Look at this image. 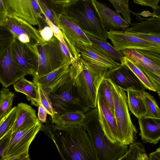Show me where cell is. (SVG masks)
Here are the masks:
<instances>
[{
  "label": "cell",
  "instance_id": "cell-1",
  "mask_svg": "<svg viewBox=\"0 0 160 160\" xmlns=\"http://www.w3.org/2000/svg\"><path fill=\"white\" fill-rule=\"evenodd\" d=\"M53 141L63 160H97L88 134L82 124L66 125L52 122L41 130Z\"/></svg>",
  "mask_w": 160,
  "mask_h": 160
},
{
  "label": "cell",
  "instance_id": "cell-2",
  "mask_svg": "<svg viewBox=\"0 0 160 160\" xmlns=\"http://www.w3.org/2000/svg\"><path fill=\"white\" fill-rule=\"evenodd\" d=\"M75 68L71 65L69 70L51 88L48 94L58 117L75 111L86 113L90 109L78 92L75 83Z\"/></svg>",
  "mask_w": 160,
  "mask_h": 160
},
{
  "label": "cell",
  "instance_id": "cell-3",
  "mask_svg": "<svg viewBox=\"0 0 160 160\" xmlns=\"http://www.w3.org/2000/svg\"><path fill=\"white\" fill-rule=\"evenodd\" d=\"M82 125L89 136L97 160H120L128 151V145L113 143L107 137L99 121L97 107L85 113Z\"/></svg>",
  "mask_w": 160,
  "mask_h": 160
},
{
  "label": "cell",
  "instance_id": "cell-4",
  "mask_svg": "<svg viewBox=\"0 0 160 160\" xmlns=\"http://www.w3.org/2000/svg\"><path fill=\"white\" fill-rule=\"evenodd\" d=\"M63 9L67 17L86 34L107 41L108 31L91 0H74Z\"/></svg>",
  "mask_w": 160,
  "mask_h": 160
},
{
  "label": "cell",
  "instance_id": "cell-5",
  "mask_svg": "<svg viewBox=\"0 0 160 160\" xmlns=\"http://www.w3.org/2000/svg\"><path fill=\"white\" fill-rule=\"evenodd\" d=\"M109 81L114 100V113L120 142L125 145L135 142L138 131L133 124L129 111L125 91L111 80Z\"/></svg>",
  "mask_w": 160,
  "mask_h": 160
},
{
  "label": "cell",
  "instance_id": "cell-6",
  "mask_svg": "<svg viewBox=\"0 0 160 160\" xmlns=\"http://www.w3.org/2000/svg\"><path fill=\"white\" fill-rule=\"evenodd\" d=\"M77 49L79 61L93 74L100 84L109 70L121 64L112 60L92 43L78 42Z\"/></svg>",
  "mask_w": 160,
  "mask_h": 160
},
{
  "label": "cell",
  "instance_id": "cell-7",
  "mask_svg": "<svg viewBox=\"0 0 160 160\" xmlns=\"http://www.w3.org/2000/svg\"><path fill=\"white\" fill-rule=\"evenodd\" d=\"M37 47L38 68L34 76L45 75L69 62L62 50L59 40L54 36L48 41L38 43Z\"/></svg>",
  "mask_w": 160,
  "mask_h": 160
},
{
  "label": "cell",
  "instance_id": "cell-8",
  "mask_svg": "<svg viewBox=\"0 0 160 160\" xmlns=\"http://www.w3.org/2000/svg\"><path fill=\"white\" fill-rule=\"evenodd\" d=\"M71 65L75 69V83L80 96L88 107L95 108L100 84L81 62L75 59Z\"/></svg>",
  "mask_w": 160,
  "mask_h": 160
},
{
  "label": "cell",
  "instance_id": "cell-9",
  "mask_svg": "<svg viewBox=\"0 0 160 160\" xmlns=\"http://www.w3.org/2000/svg\"><path fill=\"white\" fill-rule=\"evenodd\" d=\"M0 26L8 31L15 39L33 46L44 42L38 30L32 25L16 16H6L0 19Z\"/></svg>",
  "mask_w": 160,
  "mask_h": 160
},
{
  "label": "cell",
  "instance_id": "cell-10",
  "mask_svg": "<svg viewBox=\"0 0 160 160\" xmlns=\"http://www.w3.org/2000/svg\"><path fill=\"white\" fill-rule=\"evenodd\" d=\"M108 33V38L117 50L133 49L160 53V45L136 36L126 29L110 30Z\"/></svg>",
  "mask_w": 160,
  "mask_h": 160
},
{
  "label": "cell",
  "instance_id": "cell-11",
  "mask_svg": "<svg viewBox=\"0 0 160 160\" xmlns=\"http://www.w3.org/2000/svg\"><path fill=\"white\" fill-rule=\"evenodd\" d=\"M42 126L39 121L24 129L12 132L2 160H8L9 158L20 153L28 152L30 146L41 130Z\"/></svg>",
  "mask_w": 160,
  "mask_h": 160
},
{
  "label": "cell",
  "instance_id": "cell-12",
  "mask_svg": "<svg viewBox=\"0 0 160 160\" xmlns=\"http://www.w3.org/2000/svg\"><path fill=\"white\" fill-rule=\"evenodd\" d=\"M10 48L14 61L22 67L28 74L36 75L38 68V53L37 46L23 43L15 38Z\"/></svg>",
  "mask_w": 160,
  "mask_h": 160
},
{
  "label": "cell",
  "instance_id": "cell-13",
  "mask_svg": "<svg viewBox=\"0 0 160 160\" xmlns=\"http://www.w3.org/2000/svg\"><path fill=\"white\" fill-rule=\"evenodd\" d=\"M58 26L61 30L64 39L73 57L78 61V54L77 49V42L92 44L87 34L67 16L63 9L58 14Z\"/></svg>",
  "mask_w": 160,
  "mask_h": 160
},
{
  "label": "cell",
  "instance_id": "cell-14",
  "mask_svg": "<svg viewBox=\"0 0 160 160\" xmlns=\"http://www.w3.org/2000/svg\"><path fill=\"white\" fill-rule=\"evenodd\" d=\"M28 74L13 60L10 46L0 52V82L3 87L13 85Z\"/></svg>",
  "mask_w": 160,
  "mask_h": 160
},
{
  "label": "cell",
  "instance_id": "cell-15",
  "mask_svg": "<svg viewBox=\"0 0 160 160\" xmlns=\"http://www.w3.org/2000/svg\"><path fill=\"white\" fill-rule=\"evenodd\" d=\"M97 107L99 121L105 135L112 143L120 142L114 112L98 91Z\"/></svg>",
  "mask_w": 160,
  "mask_h": 160
},
{
  "label": "cell",
  "instance_id": "cell-16",
  "mask_svg": "<svg viewBox=\"0 0 160 160\" xmlns=\"http://www.w3.org/2000/svg\"><path fill=\"white\" fill-rule=\"evenodd\" d=\"M6 16H16L32 25L40 27L39 19L34 9L32 0H1Z\"/></svg>",
  "mask_w": 160,
  "mask_h": 160
},
{
  "label": "cell",
  "instance_id": "cell-17",
  "mask_svg": "<svg viewBox=\"0 0 160 160\" xmlns=\"http://www.w3.org/2000/svg\"><path fill=\"white\" fill-rule=\"evenodd\" d=\"M123 90L133 88L142 92L145 89L143 85L133 72L123 63L109 70L105 77Z\"/></svg>",
  "mask_w": 160,
  "mask_h": 160
},
{
  "label": "cell",
  "instance_id": "cell-18",
  "mask_svg": "<svg viewBox=\"0 0 160 160\" xmlns=\"http://www.w3.org/2000/svg\"><path fill=\"white\" fill-rule=\"evenodd\" d=\"M106 29L109 30H124L129 24L120 16L119 13L111 9L97 0H91Z\"/></svg>",
  "mask_w": 160,
  "mask_h": 160
},
{
  "label": "cell",
  "instance_id": "cell-19",
  "mask_svg": "<svg viewBox=\"0 0 160 160\" xmlns=\"http://www.w3.org/2000/svg\"><path fill=\"white\" fill-rule=\"evenodd\" d=\"M139 136L144 143L156 144L160 140V118L143 116L138 119Z\"/></svg>",
  "mask_w": 160,
  "mask_h": 160
},
{
  "label": "cell",
  "instance_id": "cell-20",
  "mask_svg": "<svg viewBox=\"0 0 160 160\" xmlns=\"http://www.w3.org/2000/svg\"><path fill=\"white\" fill-rule=\"evenodd\" d=\"M39 120L35 110L26 103L18 104L16 109V117L12 132L24 129L33 125Z\"/></svg>",
  "mask_w": 160,
  "mask_h": 160
},
{
  "label": "cell",
  "instance_id": "cell-21",
  "mask_svg": "<svg viewBox=\"0 0 160 160\" xmlns=\"http://www.w3.org/2000/svg\"><path fill=\"white\" fill-rule=\"evenodd\" d=\"M15 90L26 95L27 100L33 106L38 107L41 104L38 86L33 82L22 77L13 84Z\"/></svg>",
  "mask_w": 160,
  "mask_h": 160
},
{
  "label": "cell",
  "instance_id": "cell-22",
  "mask_svg": "<svg viewBox=\"0 0 160 160\" xmlns=\"http://www.w3.org/2000/svg\"><path fill=\"white\" fill-rule=\"evenodd\" d=\"M71 65L69 62H68L55 70L45 75L40 77H33V82L36 84L39 85L42 89L48 94L51 88L69 70Z\"/></svg>",
  "mask_w": 160,
  "mask_h": 160
},
{
  "label": "cell",
  "instance_id": "cell-23",
  "mask_svg": "<svg viewBox=\"0 0 160 160\" xmlns=\"http://www.w3.org/2000/svg\"><path fill=\"white\" fill-rule=\"evenodd\" d=\"M124 91L127 92L128 105L131 112L138 119L145 116L146 110L142 98V92L133 88Z\"/></svg>",
  "mask_w": 160,
  "mask_h": 160
},
{
  "label": "cell",
  "instance_id": "cell-24",
  "mask_svg": "<svg viewBox=\"0 0 160 160\" xmlns=\"http://www.w3.org/2000/svg\"><path fill=\"white\" fill-rule=\"evenodd\" d=\"M124 56L131 59L141 66L160 74V67L137 50L126 49L121 51Z\"/></svg>",
  "mask_w": 160,
  "mask_h": 160
},
{
  "label": "cell",
  "instance_id": "cell-25",
  "mask_svg": "<svg viewBox=\"0 0 160 160\" xmlns=\"http://www.w3.org/2000/svg\"><path fill=\"white\" fill-rule=\"evenodd\" d=\"M92 43L99 48L109 57L114 61L122 63L123 61L124 56L121 51L117 50L113 46L107 41L101 40L87 34Z\"/></svg>",
  "mask_w": 160,
  "mask_h": 160
},
{
  "label": "cell",
  "instance_id": "cell-26",
  "mask_svg": "<svg viewBox=\"0 0 160 160\" xmlns=\"http://www.w3.org/2000/svg\"><path fill=\"white\" fill-rule=\"evenodd\" d=\"M85 118V113L75 111L66 112L59 116L54 122L55 124L71 125L82 124Z\"/></svg>",
  "mask_w": 160,
  "mask_h": 160
},
{
  "label": "cell",
  "instance_id": "cell-27",
  "mask_svg": "<svg viewBox=\"0 0 160 160\" xmlns=\"http://www.w3.org/2000/svg\"><path fill=\"white\" fill-rule=\"evenodd\" d=\"M120 160H149V159L144 146L138 142L130 145L128 151Z\"/></svg>",
  "mask_w": 160,
  "mask_h": 160
},
{
  "label": "cell",
  "instance_id": "cell-28",
  "mask_svg": "<svg viewBox=\"0 0 160 160\" xmlns=\"http://www.w3.org/2000/svg\"><path fill=\"white\" fill-rule=\"evenodd\" d=\"M7 88L3 87L0 91V119L11 110L15 96V93Z\"/></svg>",
  "mask_w": 160,
  "mask_h": 160
},
{
  "label": "cell",
  "instance_id": "cell-29",
  "mask_svg": "<svg viewBox=\"0 0 160 160\" xmlns=\"http://www.w3.org/2000/svg\"><path fill=\"white\" fill-rule=\"evenodd\" d=\"M128 66L142 82L146 89L156 92V90L148 78L131 59L124 56L122 63Z\"/></svg>",
  "mask_w": 160,
  "mask_h": 160
},
{
  "label": "cell",
  "instance_id": "cell-30",
  "mask_svg": "<svg viewBox=\"0 0 160 160\" xmlns=\"http://www.w3.org/2000/svg\"><path fill=\"white\" fill-rule=\"evenodd\" d=\"M17 107L12 108L10 111L0 119V139L12 131L16 117Z\"/></svg>",
  "mask_w": 160,
  "mask_h": 160
},
{
  "label": "cell",
  "instance_id": "cell-31",
  "mask_svg": "<svg viewBox=\"0 0 160 160\" xmlns=\"http://www.w3.org/2000/svg\"><path fill=\"white\" fill-rule=\"evenodd\" d=\"M142 98L146 110L145 116L160 118V108L154 97L144 91L142 93Z\"/></svg>",
  "mask_w": 160,
  "mask_h": 160
},
{
  "label": "cell",
  "instance_id": "cell-32",
  "mask_svg": "<svg viewBox=\"0 0 160 160\" xmlns=\"http://www.w3.org/2000/svg\"><path fill=\"white\" fill-rule=\"evenodd\" d=\"M38 87L41 104L45 109L47 113L50 116L52 122L54 123L58 116L52 106L51 99L48 95L38 84H36Z\"/></svg>",
  "mask_w": 160,
  "mask_h": 160
},
{
  "label": "cell",
  "instance_id": "cell-33",
  "mask_svg": "<svg viewBox=\"0 0 160 160\" xmlns=\"http://www.w3.org/2000/svg\"><path fill=\"white\" fill-rule=\"evenodd\" d=\"M113 6L117 12L121 13L124 19L132 25L130 13L128 6L129 0H108Z\"/></svg>",
  "mask_w": 160,
  "mask_h": 160
},
{
  "label": "cell",
  "instance_id": "cell-34",
  "mask_svg": "<svg viewBox=\"0 0 160 160\" xmlns=\"http://www.w3.org/2000/svg\"><path fill=\"white\" fill-rule=\"evenodd\" d=\"M98 91L100 92L114 112V100L109 82L104 78L100 84Z\"/></svg>",
  "mask_w": 160,
  "mask_h": 160
},
{
  "label": "cell",
  "instance_id": "cell-35",
  "mask_svg": "<svg viewBox=\"0 0 160 160\" xmlns=\"http://www.w3.org/2000/svg\"><path fill=\"white\" fill-rule=\"evenodd\" d=\"M137 64L152 84L160 99V74L148 70Z\"/></svg>",
  "mask_w": 160,
  "mask_h": 160
},
{
  "label": "cell",
  "instance_id": "cell-36",
  "mask_svg": "<svg viewBox=\"0 0 160 160\" xmlns=\"http://www.w3.org/2000/svg\"><path fill=\"white\" fill-rule=\"evenodd\" d=\"M41 7L44 17L48 18L53 23L58 26V14L48 5L44 0H39Z\"/></svg>",
  "mask_w": 160,
  "mask_h": 160
},
{
  "label": "cell",
  "instance_id": "cell-37",
  "mask_svg": "<svg viewBox=\"0 0 160 160\" xmlns=\"http://www.w3.org/2000/svg\"><path fill=\"white\" fill-rule=\"evenodd\" d=\"M0 52L10 46L15 38L13 35L8 30L1 27Z\"/></svg>",
  "mask_w": 160,
  "mask_h": 160
},
{
  "label": "cell",
  "instance_id": "cell-38",
  "mask_svg": "<svg viewBox=\"0 0 160 160\" xmlns=\"http://www.w3.org/2000/svg\"><path fill=\"white\" fill-rule=\"evenodd\" d=\"M129 31L140 38L160 45V33H145Z\"/></svg>",
  "mask_w": 160,
  "mask_h": 160
},
{
  "label": "cell",
  "instance_id": "cell-39",
  "mask_svg": "<svg viewBox=\"0 0 160 160\" xmlns=\"http://www.w3.org/2000/svg\"><path fill=\"white\" fill-rule=\"evenodd\" d=\"M44 17V20L45 23L52 28L54 36L66 47L69 48L64 39L62 32L59 27L53 23L48 18L46 17Z\"/></svg>",
  "mask_w": 160,
  "mask_h": 160
},
{
  "label": "cell",
  "instance_id": "cell-40",
  "mask_svg": "<svg viewBox=\"0 0 160 160\" xmlns=\"http://www.w3.org/2000/svg\"><path fill=\"white\" fill-rule=\"evenodd\" d=\"M12 131L0 139V158L2 160L5 151L8 146L11 136Z\"/></svg>",
  "mask_w": 160,
  "mask_h": 160
},
{
  "label": "cell",
  "instance_id": "cell-41",
  "mask_svg": "<svg viewBox=\"0 0 160 160\" xmlns=\"http://www.w3.org/2000/svg\"><path fill=\"white\" fill-rule=\"evenodd\" d=\"M44 41H47L52 39L54 36L52 28L48 25L45 26L38 30Z\"/></svg>",
  "mask_w": 160,
  "mask_h": 160
},
{
  "label": "cell",
  "instance_id": "cell-42",
  "mask_svg": "<svg viewBox=\"0 0 160 160\" xmlns=\"http://www.w3.org/2000/svg\"><path fill=\"white\" fill-rule=\"evenodd\" d=\"M152 60L160 67V53L153 52L137 50Z\"/></svg>",
  "mask_w": 160,
  "mask_h": 160
},
{
  "label": "cell",
  "instance_id": "cell-43",
  "mask_svg": "<svg viewBox=\"0 0 160 160\" xmlns=\"http://www.w3.org/2000/svg\"><path fill=\"white\" fill-rule=\"evenodd\" d=\"M159 0H133L134 2L142 6L150 7L152 9L157 7Z\"/></svg>",
  "mask_w": 160,
  "mask_h": 160
},
{
  "label": "cell",
  "instance_id": "cell-44",
  "mask_svg": "<svg viewBox=\"0 0 160 160\" xmlns=\"http://www.w3.org/2000/svg\"><path fill=\"white\" fill-rule=\"evenodd\" d=\"M47 112L42 104L38 107V118L39 120L42 123L46 122Z\"/></svg>",
  "mask_w": 160,
  "mask_h": 160
},
{
  "label": "cell",
  "instance_id": "cell-45",
  "mask_svg": "<svg viewBox=\"0 0 160 160\" xmlns=\"http://www.w3.org/2000/svg\"><path fill=\"white\" fill-rule=\"evenodd\" d=\"M28 152H23L19 153L16 155L9 158L8 160H30Z\"/></svg>",
  "mask_w": 160,
  "mask_h": 160
},
{
  "label": "cell",
  "instance_id": "cell-46",
  "mask_svg": "<svg viewBox=\"0 0 160 160\" xmlns=\"http://www.w3.org/2000/svg\"><path fill=\"white\" fill-rule=\"evenodd\" d=\"M149 160H160V146L155 151L149 154Z\"/></svg>",
  "mask_w": 160,
  "mask_h": 160
},
{
  "label": "cell",
  "instance_id": "cell-47",
  "mask_svg": "<svg viewBox=\"0 0 160 160\" xmlns=\"http://www.w3.org/2000/svg\"><path fill=\"white\" fill-rule=\"evenodd\" d=\"M54 4L64 7L72 1L70 0H48Z\"/></svg>",
  "mask_w": 160,
  "mask_h": 160
},
{
  "label": "cell",
  "instance_id": "cell-48",
  "mask_svg": "<svg viewBox=\"0 0 160 160\" xmlns=\"http://www.w3.org/2000/svg\"><path fill=\"white\" fill-rule=\"evenodd\" d=\"M153 15L160 18V6H158L156 8L153 9Z\"/></svg>",
  "mask_w": 160,
  "mask_h": 160
},
{
  "label": "cell",
  "instance_id": "cell-49",
  "mask_svg": "<svg viewBox=\"0 0 160 160\" xmlns=\"http://www.w3.org/2000/svg\"><path fill=\"white\" fill-rule=\"evenodd\" d=\"M70 0L72 2V1H74V0Z\"/></svg>",
  "mask_w": 160,
  "mask_h": 160
}]
</instances>
